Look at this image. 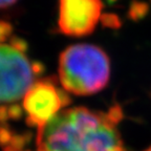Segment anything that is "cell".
I'll list each match as a JSON object with an SVG mask.
<instances>
[{
    "instance_id": "obj_7",
    "label": "cell",
    "mask_w": 151,
    "mask_h": 151,
    "mask_svg": "<svg viewBox=\"0 0 151 151\" xmlns=\"http://www.w3.org/2000/svg\"><path fill=\"white\" fill-rule=\"evenodd\" d=\"M11 34V26L9 23L0 22V42H5Z\"/></svg>"
},
{
    "instance_id": "obj_8",
    "label": "cell",
    "mask_w": 151,
    "mask_h": 151,
    "mask_svg": "<svg viewBox=\"0 0 151 151\" xmlns=\"http://www.w3.org/2000/svg\"><path fill=\"white\" fill-rule=\"evenodd\" d=\"M9 120V106H5V105L0 106V124H4Z\"/></svg>"
},
{
    "instance_id": "obj_9",
    "label": "cell",
    "mask_w": 151,
    "mask_h": 151,
    "mask_svg": "<svg viewBox=\"0 0 151 151\" xmlns=\"http://www.w3.org/2000/svg\"><path fill=\"white\" fill-rule=\"evenodd\" d=\"M17 0H0V9H5L13 5Z\"/></svg>"
},
{
    "instance_id": "obj_1",
    "label": "cell",
    "mask_w": 151,
    "mask_h": 151,
    "mask_svg": "<svg viewBox=\"0 0 151 151\" xmlns=\"http://www.w3.org/2000/svg\"><path fill=\"white\" fill-rule=\"evenodd\" d=\"M119 105L107 112L86 107L62 109L38 128L37 151H128L118 129Z\"/></svg>"
},
{
    "instance_id": "obj_10",
    "label": "cell",
    "mask_w": 151,
    "mask_h": 151,
    "mask_svg": "<svg viewBox=\"0 0 151 151\" xmlns=\"http://www.w3.org/2000/svg\"><path fill=\"white\" fill-rule=\"evenodd\" d=\"M144 151H151V146L149 147V148H147L146 150H144Z\"/></svg>"
},
{
    "instance_id": "obj_2",
    "label": "cell",
    "mask_w": 151,
    "mask_h": 151,
    "mask_svg": "<svg viewBox=\"0 0 151 151\" xmlns=\"http://www.w3.org/2000/svg\"><path fill=\"white\" fill-rule=\"evenodd\" d=\"M59 80L63 89L76 96H91L106 87L110 60L101 47L87 43L68 46L59 57Z\"/></svg>"
},
{
    "instance_id": "obj_5",
    "label": "cell",
    "mask_w": 151,
    "mask_h": 151,
    "mask_svg": "<svg viewBox=\"0 0 151 151\" xmlns=\"http://www.w3.org/2000/svg\"><path fill=\"white\" fill-rule=\"evenodd\" d=\"M101 0H59L58 27L69 37H84L97 27L102 15Z\"/></svg>"
},
{
    "instance_id": "obj_6",
    "label": "cell",
    "mask_w": 151,
    "mask_h": 151,
    "mask_svg": "<svg viewBox=\"0 0 151 151\" xmlns=\"http://www.w3.org/2000/svg\"><path fill=\"white\" fill-rule=\"evenodd\" d=\"M12 131L5 126H0V145H2L3 147L7 146L9 143L11 142L13 137Z\"/></svg>"
},
{
    "instance_id": "obj_4",
    "label": "cell",
    "mask_w": 151,
    "mask_h": 151,
    "mask_svg": "<svg viewBox=\"0 0 151 151\" xmlns=\"http://www.w3.org/2000/svg\"><path fill=\"white\" fill-rule=\"evenodd\" d=\"M69 93L59 88L54 78L36 81L23 97L22 107L28 126L40 128L70 104Z\"/></svg>"
},
{
    "instance_id": "obj_3",
    "label": "cell",
    "mask_w": 151,
    "mask_h": 151,
    "mask_svg": "<svg viewBox=\"0 0 151 151\" xmlns=\"http://www.w3.org/2000/svg\"><path fill=\"white\" fill-rule=\"evenodd\" d=\"M0 42V104L22 99L41 73V66L26 56L23 42Z\"/></svg>"
}]
</instances>
